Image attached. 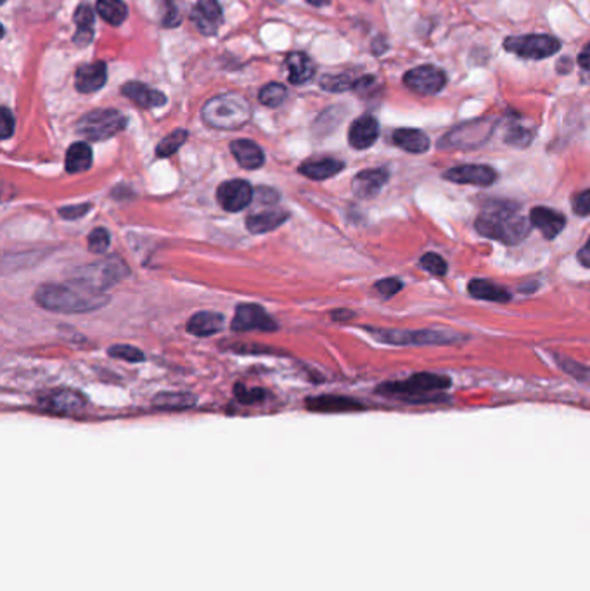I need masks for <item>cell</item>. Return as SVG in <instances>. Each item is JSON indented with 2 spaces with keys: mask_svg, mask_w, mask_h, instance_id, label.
I'll return each instance as SVG.
<instances>
[{
  "mask_svg": "<svg viewBox=\"0 0 590 591\" xmlns=\"http://www.w3.org/2000/svg\"><path fill=\"white\" fill-rule=\"evenodd\" d=\"M404 284L398 279H383L376 284V291L381 292L385 298H391L395 296L398 291H402Z\"/></svg>",
  "mask_w": 590,
  "mask_h": 591,
  "instance_id": "b9f144b4",
  "label": "cell"
},
{
  "mask_svg": "<svg viewBox=\"0 0 590 591\" xmlns=\"http://www.w3.org/2000/svg\"><path fill=\"white\" fill-rule=\"evenodd\" d=\"M419 263H421V266H423L426 272H430L432 275H438V277L445 275L447 270H449L447 262H445L440 255H436V253H428V255H425Z\"/></svg>",
  "mask_w": 590,
  "mask_h": 591,
  "instance_id": "f35d334b",
  "label": "cell"
},
{
  "mask_svg": "<svg viewBox=\"0 0 590 591\" xmlns=\"http://www.w3.org/2000/svg\"><path fill=\"white\" fill-rule=\"evenodd\" d=\"M343 163L335 157H322V159H312L299 166V174L310 178V180H326L331 176L338 175L343 170Z\"/></svg>",
  "mask_w": 590,
  "mask_h": 591,
  "instance_id": "484cf974",
  "label": "cell"
},
{
  "mask_svg": "<svg viewBox=\"0 0 590 591\" xmlns=\"http://www.w3.org/2000/svg\"><path fill=\"white\" fill-rule=\"evenodd\" d=\"M127 118L116 110H95L87 112L76 123V133L92 142H101L125 130Z\"/></svg>",
  "mask_w": 590,
  "mask_h": 591,
  "instance_id": "52a82bcc",
  "label": "cell"
},
{
  "mask_svg": "<svg viewBox=\"0 0 590 591\" xmlns=\"http://www.w3.org/2000/svg\"><path fill=\"white\" fill-rule=\"evenodd\" d=\"M106 80H108V69L103 61L82 65L75 75V85L82 94H92L101 90L106 85Z\"/></svg>",
  "mask_w": 590,
  "mask_h": 591,
  "instance_id": "d6986e66",
  "label": "cell"
},
{
  "mask_svg": "<svg viewBox=\"0 0 590 591\" xmlns=\"http://www.w3.org/2000/svg\"><path fill=\"white\" fill-rule=\"evenodd\" d=\"M68 174H82L92 166V149L87 142H75L67 153L65 161Z\"/></svg>",
  "mask_w": 590,
  "mask_h": 591,
  "instance_id": "f546056e",
  "label": "cell"
},
{
  "mask_svg": "<svg viewBox=\"0 0 590 591\" xmlns=\"http://www.w3.org/2000/svg\"><path fill=\"white\" fill-rule=\"evenodd\" d=\"M110 356L113 358H118V360H125V362H130V363H137V362H142L144 360V353L140 350H137L134 346H127V345H116V346H112L110 350Z\"/></svg>",
  "mask_w": 590,
  "mask_h": 591,
  "instance_id": "ab89813d",
  "label": "cell"
},
{
  "mask_svg": "<svg viewBox=\"0 0 590 591\" xmlns=\"http://www.w3.org/2000/svg\"><path fill=\"white\" fill-rule=\"evenodd\" d=\"M129 266L123 260H120L118 256H108L104 260L82 266L75 275V282L87 285L97 292H104L112 285L118 284L120 281L129 277Z\"/></svg>",
  "mask_w": 590,
  "mask_h": 591,
  "instance_id": "5b68a950",
  "label": "cell"
},
{
  "mask_svg": "<svg viewBox=\"0 0 590 591\" xmlns=\"http://www.w3.org/2000/svg\"><path fill=\"white\" fill-rule=\"evenodd\" d=\"M468 291L473 298L477 300H483V301H492V303H505L511 300L509 292L500 287L496 282L490 281H483V279H475L468 285Z\"/></svg>",
  "mask_w": 590,
  "mask_h": 591,
  "instance_id": "f1b7e54d",
  "label": "cell"
},
{
  "mask_svg": "<svg viewBox=\"0 0 590 591\" xmlns=\"http://www.w3.org/2000/svg\"><path fill=\"white\" fill-rule=\"evenodd\" d=\"M352 317H353V313H348V311H343V315H341V318H352ZM333 318H340V313H335Z\"/></svg>",
  "mask_w": 590,
  "mask_h": 591,
  "instance_id": "f907efd6",
  "label": "cell"
},
{
  "mask_svg": "<svg viewBox=\"0 0 590 591\" xmlns=\"http://www.w3.org/2000/svg\"><path fill=\"white\" fill-rule=\"evenodd\" d=\"M290 215L284 210H265V211H256L246 219V228L251 234H267L279 228Z\"/></svg>",
  "mask_w": 590,
  "mask_h": 591,
  "instance_id": "cb8c5ba5",
  "label": "cell"
},
{
  "mask_svg": "<svg viewBox=\"0 0 590 591\" xmlns=\"http://www.w3.org/2000/svg\"><path fill=\"white\" fill-rule=\"evenodd\" d=\"M85 398L71 390H56L39 396V407L56 416H76L85 408Z\"/></svg>",
  "mask_w": 590,
  "mask_h": 591,
  "instance_id": "8fae6325",
  "label": "cell"
},
{
  "mask_svg": "<svg viewBox=\"0 0 590 591\" xmlns=\"http://www.w3.org/2000/svg\"><path fill=\"white\" fill-rule=\"evenodd\" d=\"M288 97V90L281 84H269L260 90V103L267 108H277L281 106Z\"/></svg>",
  "mask_w": 590,
  "mask_h": 591,
  "instance_id": "d590c367",
  "label": "cell"
},
{
  "mask_svg": "<svg viewBox=\"0 0 590 591\" xmlns=\"http://www.w3.org/2000/svg\"><path fill=\"white\" fill-rule=\"evenodd\" d=\"M477 230L490 239L504 242V244H518L530 234V223L516 213V206L509 202H492L488 210H485L477 221Z\"/></svg>",
  "mask_w": 590,
  "mask_h": 591,
  "instance_id": "7a4b0ae2",
  "label": "cell"
},
{
  "mask_svg": "<svg viewBox=\"0 0 590 591\" xmlns=\"http://www.w3.org/2000/svg\"><path fill=\"white\" fill-rule=\"evenodd\" d=\"M404 85L419 95H436L447 85V75L436 66H417L404 75Z\"/></svg>",
  "mask_w": 590,
  "mask_h": 591,
  "instance_id": "30bf717a",
  "label": "cell"
},
{
  "mask_svg": "<svg viewBox=\"0 0 590 591\" xmlns=\"http://www.w3.org/2000/svg\"><path fill=\"white\" fill-rule=\"evenodd\" d=\"M307 408L314 412H327V414H338V412H353V410H362L363 407L350 398L343 396H318V398H310L307 401Z\"/></svg>",
  "mask_w": 590,
  "mask_h": 591,
  "instance_id": "603a6c76",
  "label": "cell"
},
{
  "mask_svg": "<svg viewBox=\"0 0 590 591\" xmlns=\"http://www.w3.org/2000/svg\"><path fill=\"white\" fill-rule=\"evenodd\" d=\"M224 327V315L215 311H200L187 322V332L198 337H206L220 332Z\"/></svg>",
  "mask_w": 590,
  "mask_h": 591,
  "instance_id": "d4e9b609",
  "label": "cell"
},
{
  "mask_svg": "<svg viewBox=\"0 0 590 591\" xmlns=\"http://www.w3.org/2000/svg\"><path fill=\"white\" fill-rule=\"evenodd\" d=\"M187 137H189L187 130H182V129H179V130L172 131L170 135H166V137L159 142L158 148H156V156H158V157H170L172 154L177 153L182 146L185 144Z\"/></svg>",
  "mask_w": 590,
  "mask_h": 591,
  "instance_id": "836d02e7",
  "label": "cell"
},
{
  "mask_svg": "<svg viewBox=\"0 0 590 591\" xmlns=\"http://www.w3.org/2000/svg\"><path fill=\"white\" fill-rule=\"evenodd\" d=\"M182 0H158L159 22L165 28H175L182 22Z\"/></svg>",
  "mask_w": 590,
  "mask_h": 591,
  "instance_id": "d6a6232c",
  "label": "cell"
},
{
  "mask_svg": "<svg viewBox=\"0 0 590 591\" xmlns=\"http://www.w3.org/2000/svg\"><path fill=\"white\" fill-rule=\"evenodd\" d=\"M91 210V204H76V206H67L59 210V215L65 219H78L87 215Z\"/></svg>",
  "mask_w": 590,
  "mask_h": 591,
  "instance_id": "7bdbcfd3",
  "label": "cell"
},
{
  "mask_svg": "<svg viewBox=\"0 0 590 591\" xmlns=\"http://www.w3.org/2000/svg\"><path fill=\"white\" fill-rule=\"evenodd\" d=\"M73 20L76 22V33H75V44L89 45L94 39V22H95V14L92 11L91 5L87 2H82L76 11Z\"/></svg>",
  "mask_w": 590,
  "mask_h": 591,
  "instance_id": "4316f807",
  "label": "cell"
},
{
  "mask_svg": "<svg viewBox=\"0 0 590 591\" xmlns=\"http://www.w3.org/2000/svg\"><path fill=\"white\" fill-rule=\"evenodd\" d=\"M571 208L577 215L580 217H587L590 215V189L587 191H582L578 194L573 196V201H571Z\"/></svg>",
  "mask_w": 590,
  "mask_h": 591,
  "instance_id": "60d3db41",
  "label": "cell"
},
{
  "mask_svg": "<svg viewBox=\"0 0 590 591\" xmlns=\"http://www.w3.org/2000/svg\"><path fill=\"white\" fill-rule=\"evenodd\" d=\"M97 14L112 26H120L127 18V5L121 0H97Z\"/></svg>",
  "mask_w": 590,
  "mask_h": 591,
  "instance_id": "1f68e13d",
  "label": "cell"
},
{
  "mask_svg": "<svg viewBox=\"0 0 590 591\" xmlns=\"http://www.w3.org/2000/svg\"><path fill=\"white\" fill-rule=\"evenodd\" d=\"M378 137H380V123L371 114L357 118L348 131L350 146L359 151L369 149L378 140Z\"/></svg>",
  "mask_w": 590,
  "mask_h": 591,
  "instance_id": "2e32d148",
  "label": "cell"
},
{
  "mask_svg": "<svg viewBox=\"0 0 590 591\" xmlns=\"http://www.w3.org/2000/svg\"><path fill=\"white\" fill-rule=\"evenodd\" d=\"M532 139H533V133L528 129H524V127H520V125H513L504 137L505 144H509L513 148H528Z\"/></svg>",
  "mask_w": 590,
  "mask_h": 591,
  "instance_id": "8d00e7d4",
  "label": "cell"
},
{
  "mask_svg": "<svg viewBox=\"0 0 590 591\" xmlns=\"http://www.w3.org/2000/svg\"><path fill=\"white\" fill-rule=\"evenodd\" d=\"M253 199H256L258 202H265V204L273 206V204H275L279 201V194L275 191H273V189H269V187H260V189H256Z\"/></svg>",
  "mask_w": 590,
  "mask_h": 591,
  "instance_id": "bcb514c9",
  "label": "cell"
},
{
  "mask_svg": "<svg viewBox=\"0 0 590 591\" xmlns=\"http://www.w3.org/2000/svg\"><path fill=\"white\" fill-rule=\"evenodd\" d=\"M110 241H112V237L106 228H95L89 236V249L95 255H103L108 251Z\"/></svg>",
  "mask_w": 590,
  "mask_h": 591,
  "instance_id": "74e56055",
  "label": "cell"
},
{
  "mask_svg": "<svg viewBox=\"0 0 590 591\" xmlns=\"http://www.w3.org/2000/svg\"><path fill=\"white\" fill-rule=\"evenodd\" d=\"M253 197H255V193H253L250 182L241 180V178L224 182L217 191L219 204L230 213H237V211H243L245 208H248Z\"/></svg>",
  "mask_w": 590,
  "mask_h": 591,
  "instance_id": "7c38bea8",
  "label": "cell"
},
{
  "mask_svg": "<svg viewBox=\"0 0 590 591\" xmlns=\"http://www.w3.org/2000/svg\"><path fill=\"white\" fill-rule=\"evenodd\" d=\"M230 153L237 159V163L246 170H256L264 166L265 154L260 149L258 144L246 139H239L230 142Z\"/></svg>",
  "mask_w": 590,
  "mask_h": 591,
  "instance_id": "44dd1931",
  "label": "cell"
},
{
  "mask_svg": "<svg viewBox=\"0 0 590 591\" xmlns=\"http://www.w3.org/2000/svg\"><path fill=\"white\" fill-rule=\"evenodd\" d=\"M389 178V174L386 168H371V170H363L359 175H355L353 182H352V191L353 194L369 201L374 199L381 193V189L385 187L386 182Z\"/></svg>",
  "mask_w": 590,
  "mask_h": 591,
  "instance_id": "9a60e30c",
  "label": "cell"
},
{
  "mask_svg": "<svg viewBox=\"0 0 590 591\" xmlns=\"http://www.w3.org/2000/svg\"><path fill=\"white\" fill-rule=\"evenodd\" d=\"M393 144L410 154H425L430 151V137L417 129H398L393 131Z\"/></svg>",
  "mask_w": 590,
  "mask_h": 591,
  "instance_id": "7402d4cb",
  "label": "cell"
},
{
  "mask_svg": "<svg viewBox=\"0 0 590 591\" xmlns=\"http://www.w3.org/2000/svg\"><path fill=\"white\" fill-rule=\"evenodd\" d=\"M14 133V116L9 108H2V139L7 140Z\"/></svg>",
  "mask_w": 590,
  "mask_h": 591,
  "instance_id": "f6af8a7d",
  "label": "cell"
},
{
  "mask_svg": "<svg viewBox=\"0 0 590 591\" xmlns=\"http://www.w3.org/2000/svg\"><path fill=\"white\" fill-rule=\"evenodd\" d=\"M530 221L535 228L541 230V234L544 236L547 241L556 239L567 225V219L561 213H558L550 208H544V206H539V208L532 210Z\"/></svg>",
  "mask_w": 590,
  "mask_h": 591,
  "instance_id": "ac0fdd59",
  "label": "cell"
},
{
  "mask_svg": "<svg viewBox=\"0 0 590 591\" xmlns=\"http://www.w3.org/2000/svg\"><path fill=\"white\" fill-rule=\"evenodd\" d=\"M286 66L290 71V82L293 85H303V84L310 82L312 76L316 75V66L312 63V59L303 52L291 54L286 59Z\"/></svg>",
  "mask_w": 590,
  "mask_h": 591,
  "instance_id": "83f0119b",
  "label": "cell"
},
{
  "mask_svg": "<svg viewBox=\"0 0 590 591\" xmlns=\"http://www.w3.org/2000/svg\"><path fill=\"white\" fill-rule=\"evenodd\" d=\"M578 65L582 66L586 71H590V42L582 49V52L578 54Z\"/></svg>",
  "mask_w": 590,
  "mask_h": 591,
  "instance_id": "7dc6e473",
  "label": "cell"
},
{
  "mask_svg": "<svg viewBox=\"0 0 590 591\" xmlns=\"http://www.w3.org/2000/svg\"><path fill=\"white\" fill-rule=\"evenodd\" d=\"M121 94L130 99L134 104L144 108V110H153V108H161L166 104V95L159 90L148 87L146 84L140 82H129L121 87Z\"/></svg>",
  "mask_w": 590,
  "mask_h": 591,
  "instance_id": "ffe728a7",
  "label": "cell"
},
{
  "mask_svg": "<svg viewBox=\"0 0 590 591\" xmlns=\"http://www.w3.org/2000/svg\"><path fill=\"white\" fill-rule=\"evenodd\" d=\"M236 396L241 403H256L264 398V391L262 390H255V391H248L243 386H236Z\"/></svg>",
  "mask_w": 590,
  "mask_h": 591,
  "instance_id": "ee69618b",
  "label": "cell"
},
{
  "mask_svg": "<svg viewBox=\"0 0 590 591\" xmlns=\"http://www.w3.org/2000/svg\"><path fill=\"white\" fill-rule=\"evenodd\" d=\"M452 381L436 373H416L402 382H388L378 388V393L402 399H421L425 394L443 391L451 388Z\"/></svg>",
  "mask_w": 590,
  "mask_h": 591,
  "instance_id": "8992f818",
  "label": "cell"
},
{
  "mask_svg": "<svg viewBox=\"0 0 590 591\" xmlns=\"http://www.w3.org/2000/svg\"><path fill=\"white\" fill-rule=\"evenodd\" d=\"M35 301L49 311L58 313H89L106 307L110 298L80 282L40 285L35 292Z\"/></svg>",
  "mask_w": 590,
  "mask_h": 591,
  "instance_id": "6da1fadb",
  "label": "cell"
},
{
  "mask_svg": "<svg viewBox=\"0 0 590 591\" xmlns=\"http://www.w3.org/2000/svg\"><path fill=\"white\" fill-rule=\"evenodd\" d=\"M198 403V398L191 393H159L153 399V407L158 410H189Z\"/></svg>",
  "mask_w": 590,
  "mask_h": 591,
  "instance_id": "4dcf8cb0",
  "label": "cell"
},
{
  "mask_svg": "<svg viewBox=\"0 0 590 591\" xmlns=\"http://www.w3.org/2000/svg\"><path fill=\"white\" fill-rule=\"evenodd\" d=\"M496 127H497V121L492 118H479L473 121H466V123H460L459 127L452 129L449 133H445L438 146H440V149H447V151L477 149L490 139Z\"/></svg>",
  "mask_w": 590,
  "mask_h": 591,
  "instance_id": "277c9868",
  "label": "cell"
},
{
  "mask_svg": "<svg viewBox=\"0 0 590 591\" xmlns=\"http://www.w3.org/2000/svg\"><path fill=\"white\" fill-rule=\"evenodd\" d=\"M578 262L582 263L584 266L590 268V237L587 244L578 251Z\"/></svg>",
  "mask_w": 590,
  "mask_h": 591,
  "instance_id": "c3c4849f",
  "label": "cell"
},
{
  "mask_svg": "<svg viewBox=\"0 0 590 591\" xmlns=\"http://www.w3.org/2000/svg\"><path fill=\"white\" fill-rule=\"evenodd\" d=\"M359 78H353L350 73H341V75H324L320 78V87L327 92H344V90H353Z\"/></svg>",
  "mask_w": 590,
  "mask_h": 591,
  "instance_id": "e575fe53",
  "label": "cell"
},
{
  "mask_svg": "<svg viewBox=\"0 0 590 591\" xmlns=\"http://www.w3.org/2000/svg\"><path fill=\"white\" fill-rule=\"evenodd\" d=\"M445 180L462 185H479L488 187L497 180V172L487 165H460L443 174Z\"/></svg>",
  "mask_w": 590,
  "mask_h": 591,
  "instance_id": "5bb4252c",
  "label": "cell"
},
{
  "mask_svg": "<svg viewBox=\"0 0 590 591\" xmlns=\"http://www.w3.org/2000/svg\"><path fill=\"white\" fill-rule=\"evenodd\" d=\"M191 20L194 22L201 33L213 35L224 20L219 0H198L196 9L191 13Z\"/></svg>",
  "mask_w": 590,
  "mask_h": 591,
  "instance_id": "e0dca14e",
  "label": "cell"
},
{
  "mask_svg": "<svg viewBox=\"0 0 590 591\" xmlns=\"http://www.w3.org/2000/svg\"><path fill=\"white\" fill-rule=\"evenodd\" d=\"M504 49L507 52L516 54L523 59H533L541 61L552 58L561 50V42L545 33H532V35H520V37H507L504 40Z\"/></svg>",
  "mask_w": 590,
  "mask_h": 591,
  "instance_id": "9c48e42d",
  "label": "cell"
},
{
  "mask_svg": "<svg viewBox=\"0 0 590 591\" xmlns=\"http://www.w3.org/2000/svg\"><path fill=\"white\" fill-rule=\"evenodd\" d=\"M208 127L217 130H237L251 118L250 103L239 94H224L210 99L201 110Z\"/></svg>",
  "mask_w": 590,
  "mask_h": 591,
  "instance_id": "3957f363",
  "label": "cell"
},
{
  "mask_svg": "<svg viewBox=\"0 0 590 591\" xmlns=\"http://www.w3.org/2000/svg\"><path fill=\"white\" fill-rule=\"evenodd\" d=\"M310 5H316V7H322V5H327L329 0H307Z\"/></svg>",
  "mask_w": 590,
  "mask_h": 591,
  "instance_id": "681fc988",
  "label": "cell"
},
{
  "mask_svg": "<svg viewBox=\"0 0 590 591\" xmlns=\"http://www.w3.org/2000/svg\"><path fill=\"white\" fill-rule=\"evenodd\" d=\"M378 341L388 345H414V346H442L457 341L454 334L440 330H393V328H367Z\"/></svg>",
  "mask_w": 590,
  "mask_h": 591,
  "instance_id": "ba28073f",
  "label": "cell"
},
{
  "mask_svg": "<svg viewBox=\"0 0 590 591\" xmlns=\"http://www.w3.org/2000/svg\"><path fill=\"white\" fill-rule=\"evenodd\" d=\"M277 324L273 317L258 305H239L236 309L232 330L236 332H248V330H275Z\"/></svg>",
  "mask_w": 590,
  "mask_h": 591,
  "instance_id": "4fadbf2b",
  "label": "cell"
}]
</instances>
